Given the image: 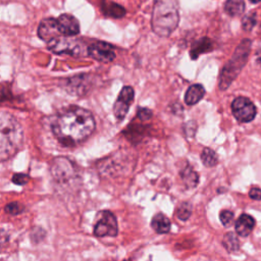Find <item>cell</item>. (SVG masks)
Returning <instances> with one entry per match:
<instances>
[{"label": "cell", "instance_id": "cell-28", "mask_svg": "<svg viewBox=\"0 0 261 261\" xmlns=\"http://www.w3.org/2000/svg\"><path fill=\"white\" fill-rule=\"evenodd\" d=\"M249 197L253 200H261V189L252 188L249 192Z\"/></svg>", "mask_w": 261, "mask_h": 261}, {"label": "cell", "instance_id": "cell-25", "mask_svg": "<svg viewBox=\"0 0 261 261\" xmlns=\"http://www.w3.org/2000/svg\"><path fill=\"white\" fill-rule=\"evenodd\" d=\"M219 219L224 226H230L233 222V213L229 210H222L219 214Z\"/></svg>", "mask_w": 261, "mask_h": 261}, {"label": "cell", "instance_id": "cell-27", "mask_svg": "<svg viewBox=\"0 0 261 261\" xmlns=\"http://www.w3.org/2000/svg\"><path fill=\"white\" fill-rule=\"evenodd\" d=\"M138 116L142 120H148L152 116V111L150 109H148V108H140L139 111H138Z\"/></svg>", "mask_w": 261, "mask_h": 261}, {"label": "cell", "instance_id": "cell-19", "mask_svg": "<svg viewBox=\"0 0 261 261\" xmlns=\"http://www.w3.org/2000/svg\"><path fill=\"white\" fill-rule=\"evenodd\" d=\"M245 7L244 0H227L224 4V10L230 16L242 15L245 11Z\"/></svg>", "mask_w": 261, "mask_h": 261}, {"label": "cell", "instance_id": "cell-22", "mask_svg": "<svg viewBox=\"0 0 261 261\" xmlns=\"http://www.w3.org/2000/svg\"><path fill=\"white\" fill-rule=\"evenodd\" d=\"M192 204L190 202H181L176 210H175V214L176 217L180 220H187L190 218L191 214H192Z\"/></svg>", "mask_w": 261, "mask_h": 261}, {"label": "cell", "instance_id": "cell-12", "mask_svg": "<svg viewBox=\"0 0 261 261\" xmlns=\"http://www.w3.org/2000/svg\"><path fill=\"white\" fill-rule=\"evenodd\" d=\"M38 35L42 40H44L46 42H48L51 39H54L56 37H60L61 35H60V32L57 27L56 18L49 17V18L43 19L39 24Z\"/></svg>", "mask_w": 261, "mask_h": 261}, {"label": "cell", "instance_id": "cell-4", "mask_svg": "<svg viewBox=\"0 0 261 261\" xmlns=\"http://www.w3.org/2000/svg\"><path fill=\"white\" fill-rule=\"evenodd\" d=\"M251 49V41L249 39H244L236 48L233 55L230 60L222 68L219 75V89L221 91L226 90L233 80L238 76L242 68L247 62L248 55Z\"/></svg>", "mask_w": 261, "mask_h": 261}, {"label": "cell", "instance_id": "cell-23", "mask_svg": "<svg viewBox=\"0 0 261 261\" xmlns=\"http://www.w3.org/2000/svg\"><path fill=\"white\" fill-rule=\"evenodd\" d=\"M242 24L245 31H251L253 27L256 24V13L250 12L246 14L242 19Z\"/></svg>", "mask_w": 261, "mask_h": 261}, {"label": "cell", "instance_id": "cell-10", "mask_svg": "<svg viewBox=\"0 0 261 261\" xmlns=\"http://www.w3.org/2000/svg\"><path fill=\"white\" fill-rule=\"evenodd\" d=\"M52 175L59 181L68 180L74 172L72 163L66 158H56L52 163Z\"/></svg>", "mask_w": 261, "mask_h": 261}, {"label": "cell", "instance_id": "cell-26", "mask_svg": "<svg viewBox=\"0 0 261 261\" xmlns=\"http://www.w3.org/2000/svg\"><path fill=\"white\" fill-rule=\"evenodd\" d=\"M11 180L15 184V185H19V186H23L29 181V176L24 173H14L12 175Z\"/></svg>", "mask_w": 261, "mask_h": 261}, {"label": "cell", "instance_id": "cell-15", "mask_svg": "<svg viewBox=\"0 0 261 261\" xmlns=\"http://www.w3.org/2000/svg\"><path fill=\"white\" fill-rule=\"evenodd\" d=\"M101 11L110 17H121L125 14V10L122 6L107 0H101L100 2Z\"/></svg>", "mask_w": 261, "mask_h": 261}, {"label": "cell", "instance_id": "cell-7", "mask_svg": "<svg viewBox=\"0 0 261 261\" xmlns=\"http://www.w3.org/2000/svg\"><path fill=\"white\" fill-rule=\"evenodd\" d=\"M118 232L117 220L114 214L108 210L99 213V218L94 226V234L96 237H115Z\"/></svg>", "mask_w": 261, "mask_h": 261}, {"label": "cell", "instance_id": "cell-31", "mask_svg": "<svg viewBox=\"0 0 261 261\" xmlns=\"http://www.w3.org/2000/svg\"><path fill=\"white\" fill-rule=\"evenodd\" d=\"M252 3H258V2H260L261 0H250Z\"/></svg>", "mask_w": 261, "mask_h": 261}, {"label": "cell", "instance_id": "cell-30", "mask_svg": "<svg viewBox=\"0 0 261 261\" xmlns=\"http://www.w3.org/2000/svg\"><path fill=\"white\" fill-rule=\"evenodd\" d=\"M257 61L261 64V51H260V54L258 55V57H257Z\"/></svg>", "mask_w": 261, "mask_h": 261}, {"label": "cell", "instance_id": "cell-1", "mask_svg": "<svg viewBox=\"0 0 261 261\" xmlns=\"http://www.w3.org/2000/svg\"><path fill=\"white\" fill-rule=\"evenodd\" d=\"M51 126L60 144L73 146L90 137L96 123L93 114L89 110L77 106H69L53 118Z\"/></svg>", "mask_w": 261, "mask_h": 261}, {"label": "cell", "instance_id": "cell-20", "mask_svg": "<svg viewBox=\"0 0 261 261\" xmlns=\"http://www.w3.org/2000/svg\"><path fill=\"white\" fill-rule=\"evenodd\" d=\"M201 160L206 167H214L218 163V156L214 150L204 148L201 153Z\"/></svg>", "mask_w": 261, "mask_h": 261}, {"label": "cell", "instance_id": "cell-13", "mask_svg": "<svg viewBox=\"0 0 261 261\" xmlns=\"http://www.w3.org/2000/svg\"><path fill=\"white\" fill-rule=\"evenodd\" d=\"M255 227V219L249 214H242L234 224L237 233L241 237L249 236Z\"/></svg>", "mask_w": 261, "mask_h": 261}, {"label": "cell", "instance_id": "cell-17", "mask_svg": "<svg viewBox=\"0 0 261 261\" xmlns=\"http://www.w3.org/2000/svg\"><path fill=\"white\" fill-rule=\"evenodd\" d=\"M152 228L158 233H166L170 230V220L162 213L156 214L151 220Z\"/></svg>", "mask_w": 261, "mask_h": 261}, {"label": "cell", "instance_id": "cell-18", "mask_svg": "<svg viewBox=\"0 0 261 261\" xmlns=\"http://www.w3.org/2000/svg\"><path fill=\"white\" fill-rule=\"evenodd\" d=\"M210 50H212V41L207 38H202L194 43L191 50V56L193 59H196L201 53H204Z\"/></svg>", "mask_w": 261, "mask_h": 261}, {"label": "cell", "instance_id": "cell-24", "mask_svg": "<svg viewBox=\"0 0 261 261\" xmlns=\"http://www.w3.org/2000/svg\"><path fill=\"white\" fill-rule=\"evenodd\" d=\"M4 210H5V212H7L9 214L16 215V214H19L20 212H22L23 206L18 202H11L4 207Z\"/></svg>", "mask_w": 261, "mask_h": 261}, {"label": "cell", "instance_id": "cell-16", "mask_svg": "<svg viewBox=\"0 0 261 261\" xmlns=\"http://www.w3.org/2000/svg\"><path fill=\"white\" fill-rule=\"evenodd\" d=\"M180 177H181L184 184L186 185V187L189 189H193V188L197 187V185L199 182L198 172L195 171L193 169V167L190 166L189 164L180 170Z\"/></svg>", "mask_w": 261, "mask_h": 261}, {"label": "cell", "instance_id": "cell-2", "mask_svg": "<svg viewBox=\"0 0 261 261\" xmlns=\"http://www.w3.org/2000/svg\"><path fill=\"white\" fill-rule=\"evenodd\" d=\"M23 132L18 120L8 112L0 111V161L15 155L22 146Z\"/></svg>", "mask_w": 261, "mask_h": 261}, {"label": "cell", "instance_id": "cell-8", "mask_svg": "<svg viewBox=\"0 0 261 261\" xmlns=\"http://www.w3.org/2000/svg\"><path fill=\"white\" fill-rule=\"evenodd\" d=\"M135 92L129 86H125L121 89L113 106V113L117 120H122L126 115L130 104L134 101Z\"/></svg>", "mask_w": 261, "mask_h": 261}, {"label": "cell", "instance_id": "cell-3", "mask_svg": "<svg viewBox=\"0 0 261 261\" xmlns=\"http://www.w3.org/2000/svg\"><path fill=\"white\" fill-rule=\"evenodd\" d=\"M179 20L176 0H155L152 14V29L160 37L169 36Z\"/></svg>", "mask_w": 261, "mask_h": 261}, {"label": "cell", "instance_id": "cell-21", "mask_svg": "<svg viewBox=\"0 0 261 261\" xmlns=\"http://www.w3.org/2000/svg\"><path fill=\"white\" fill-rule=\"evenodd\" d=\"M222 245L228 252H237L240 249V242L234 232H227L224 234Z\"/></svg>", "mask_w": 261, "mask_h": 261}, {"label": "cell", "instance_id": "cell-5", "mask_svg": "<svg viewBox=\"0 0 261 261\" xmlns=\"http://www.w3.org/2000/svg\"><path fill=\"white\" fill-rule=\"evenodd\" d=\"M47 43L49 50L56 54H69L72 56H79L83 53L82 43L71 37L60 36L51 39Z\"/></svg>", "mask_w": 261, "mask_h": 261}, {"label": "cell", "instance_id": "cell-6", "mask_svg": "<svg viewBox=\"0 0 261 261\" xmlns=\"http://www.w3.org/2000/svg\"><path fill=\"white\" fill-rule=\"evenodd\" d=\"M231 111L236 119L240 122L252 121L257 113L256 106L247 97H238L231 103Z\"/></svg>", "mask_w": 261, "mask_h": 261}, {"label": "cell", "instance_id": "cell-29", "mask_svg": "<svg viewBox=\"0 0 261 261\" xmlns=\"http://www.w3.org/2000/svg\"><path fill=\"white\" fill-rule=\"evenodd\" d=\"M7 241H8V236H7V233L5 232V230H3V229L0 228V247H1L2 245H4L5 243H7Z\"/></svg>", "mask_w": 261, "mask_h": 261}, {"label": "cell", "instance_id": "cell-14", "mask_svg": "<svg viewBox=\"0 0 261 261\" xmlns=\"http://www.w3.org/2000/svg\"><path fill=\"white\" fill-rule=\"evenodd\" d=\"M205 95V89L200 84H195L189 87L185 95V102L188 105L197 104Z\"/></svg>", "mask_w": 261, "mask_h": 261}, {"label": "cell", "instance_id": "cell-11", "mask_svg": "<svg viewBox=\"0 0 261 261\" xmlns=\"http://www.w3.org/2000/svg\"><path fill=\"white\" fill-rule=\"evenodd\" d=\"M56 20H57V27L61 36L72 37L79 34L80 24L77 19L73 15L68 13H63L60 16H58Z\"/></svg>", "mask_w": 261, "mask_h": 261}, {"label": "cell", "instance_id": "cell-9", "mask_svg": "<svg viewBox=\"0 0 261 261\" xmlns=\"http://www.w3.org/2000/svg\"><path fill=\"white\" fill-rule=\"evenodd\" d=\"M87 55L101 62H110L115 58L113 47L105 42H93L87 47Z\"/></svg>", "mask_w": 261, "mask_h": 261}]
</instances>
